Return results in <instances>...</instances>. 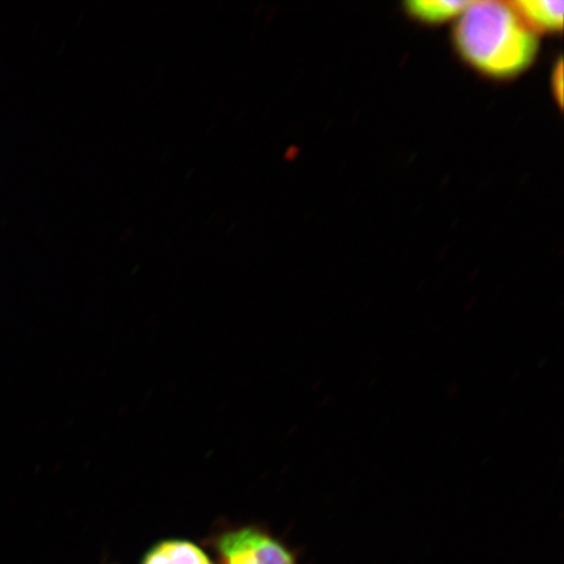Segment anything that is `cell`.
<instances>
[{
	"label": "cell",
	"instance_id": "cell-1",
	"mask_svg": "<svg viewBox=\"0 0 564 564\" xmlns=\"http://www.w3.org/2000/svg\"><path fill=\"white\" fill-rule=\"evenodd\" d=\"M454 46L477 73L494 80H511L531 68L540 39L511 2H470L456 20Z\"/></svg>",
	"mask_w": 564,
	"mask_h": 564
},
{
	"label": "cell",
	"instance_id": "cell-2",
	"mask_svg": "<svg viewBox=\"0 0 564 564\" xmlns=\"http://www.w3.org/2000/svg\"><path fill=\"white\" fill-rule=\"evenodd\" d=\"M218 547L228 564H295L284 546L252 528L223 535Z\"/></svg>",
	"mask_w": 564,
	"mask_h": 564
},
{
	"label": "cell",
	"instance_id": "cell-3",
	"mask_svg": "<svg viewBox=\"0 0 564 564\" xmlns=\"http://www.w3.org/2000/svg\"><path fill=\"white\" fill-rule=\"evenodd\" d=\"M511 3L535 33L562 32L564 12L562 0H518Z\"/></svg>",
	"mask_w": 564,
	"mask_h": 564
},
{
	"label": "cell",
	"instance_id": "cell-4",
	"mask_svg": "<svg viewBox=\"0 0 564 564\" xmlns=\"http://www.w3.org/2000/svg\"><path fill=\"white\" fill-rule=\"evenodd\" d=\"M470 2L462 0H412L404 3L409 17L425 24H443L457 20Z\"/></svg>",
	"mask_w": 564,
	"mask_h": 564
},
{
	"label": "cell",
	"instance_id": "cell-5",
	"mask_svg": "<svg viewBox=\"0 0 564 564\" xmlns=\"http://www.w3.org/2000/svg\"><path fill=\"white\" fill-rule=\"evenodd\" d=\"M144 564H210L206 554L185 541H167L147 556Z\"/></svg>",
	"mask_w": 564,
	"mask_h": 564
},
{
	"label": "cell",
	"instance_id": "cell-6",
	"mask_svg": "<svg viewBox=\"0 0 564 564\" xmlns=\"http://www.w3.org/2000/svg\"><path fill=\"white\" fill-rule=\"evenodd\" d=\"M553 90L558 105L563 104V63L560 59L558 65L554 68L553 73Z\"/></svg>",
	"mask_w": 564,
	"mask_h": 564
}]
</instances>
